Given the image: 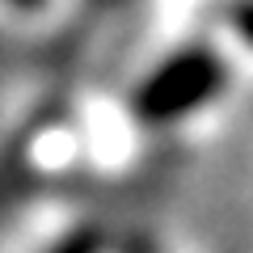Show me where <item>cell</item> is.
I'll use <instances>...</instances> for the list:
<instances>
[{"mask_svg": "<svg viewBox=\"0 0 253 253\" xmlns=\"http://www.w3.org/2000/svg\"><path fill=\"white\" fill-rule=\"evenodd\" d=\"M215 84H219V63L211 55H203V51L181 55L144 89V114L148 118H173L181 110L199 106L203 97H211Z\"/></svg>", "mask_w": 253, "mask_h": 253, "instance_id": "6da1fadb", "label": "cell"}]
</instances>
